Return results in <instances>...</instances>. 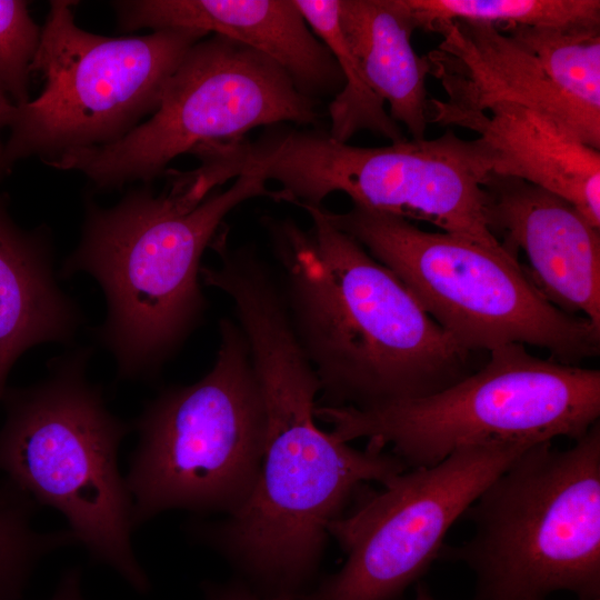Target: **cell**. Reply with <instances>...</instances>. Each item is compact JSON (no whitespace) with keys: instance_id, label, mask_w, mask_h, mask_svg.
Segmentation results:
<instances>
[{"instance_id":"e0dca14e","label":"cell","mask_w":600,"mask_h":600,"mask_svg":"<svg viewBox=\"0 0 600 600\" xmlns=\"http://www.w3.org/2000/svg\"><path fill=\"white\" fill-rule=\"evenodd\" d=\"M83 314L59 287L50 229L19 227L0 193V404L17 360L42 343H73Z\"/></svg>"},{"instance_id":"cb8c5ba5","label":"cell","mask_w":600,"mask_h":600,"mask_svg":"<svg viewBox=\"0 0 600 600\" xmlns=\"http://www.w3.org/2000/svg\"><path fill=\"white\" fill-rule=\"evenodd\" d=\"M48 600H87L82 591V570L79 567L66 570Z\"/></svg>"},{"instance_id":"3957f363","label":"cell","mask_w":600,"mask_h":600,"mask_svg":"<svg viewBox=\"0 0 600 600\" xmlns=\"http://www.w3.org/2000/svg\"><path fill=\"white\" fill-rule=\"evenodd\" d=\"M257 197L276 200L267 181L247 171L201 202L170 182L159 194L130 190L110 208L86 200L81 238L60 277L84 272L101 287L107 314L93 331L118 379L153 378L200 323L203 252L224 217Z\"/></svg>"},{"instance_id":"484cf974","label":"cell","mask_w":600,"mask_h":600,"mask_svg":"<svg viewBox=\"0 0 600 600\" xmlns=\"http://www.w3.org/2000/svg\"><path fill=\"white\" fill-rule=\"evenodd\" d=\"M414 600H436L432 594L429 592L427 587L419 584L416 589Z\"/></svg>"},{"instance_id":"5b68a950","label":"cell","mask_w":600,"mask_h":600,"mask_svg":"<svg viewBox=\"0 0 600 600\" xmlns=\"http://www.w3.org/2000/svg\"><path fill=\"white\" fill-rule=\"evenodd\" d=\"M474 533L440 557L474 573L472 600L600 597V424L567 449L536 443L462 516Z\"/></svg>"},{"instance_id":"ffe728a7","label":"cell","mask_w":600,"mask_h":600,"mask_svg":"<svg viewBox=\"0 0 600 600\" xmlns=\"http://www.w3.org/2000/svg\"><path fill=\"white\" fill-rule=\"evenodd\" d=\"M417 29L441 22L600 31L599 0H407Z\"/></svg>"},{"instance_id":"7a4b0ae2","label":"cell","mask_w":600,"mask_h":600,"mask_svg":"<svg viewBox=\"0 0 600 600\" xmlns=\"http://www.w3.org/2000/svg\"><path fill=\"white\" fill-rule=\"evenodd\" d=\"M311 228L269 224L296 337L326 407H370L442 390L468 376L469 352L402 281L321 206H301Z\"/></svg>"},{"instance_id":"7c38bea8","label":"cell","mask_w":600,"mask_h":600,"mask_svg":"<svg viewBox=\"0 0 600 600\" xmlns=\"http://www.w3.org/2000/svg\"><path fill=\"white\" fill-rule=\"evenodd\" d=\"M531 443L463 448L392 477L328 527L346 553L314 600H400L440 557L444 538L481 492Z\"/></svg>"},{"instance_id":"9a60e30c","label":"cell","mask_w":600,"mask_h":600,"mask_svg":"<svg viewBox=\"0 0 600 600\" xmlns=\"http://www.w3.org/2000/svg\"><path fill=\"white\" fill-rule=\"evenodd\" d=\"M123 31L192 28L236 40L277 62L306 96L337 94L342 72L293 0H124L111 2Z\"/></svg>"},{"instance_id":"2e32d148","label":"cell","mask_w":600,"mask_h":600,"mask_svg":"<svg viewBox=\"0 0 600 600\" xmlns=\"http://www.w3.org/2000/svg\"><path fill=\"white\" fill-rule=\"evenodd\" d=\"M428 118L474 131L494 154L493 174L546 189L600 228V150L580 142L549 116L513 102L463 111L430 99Z\"/></svg>"},{"instance_id":"4fadbf2b","label":"cell","mask_w":600,"mask_h":600,"mask_svg":"<svg viewBox=\"0 0 600 600\" xmlns=\"http://www.w3.org/2000/svg\"><path fill=\"white\" fill-rule=\"evenodd\" d=\"M427 57L447 107L513 102L542 112L600 150V31L448 21Z\"/></svg>"},{"instance_id":"30bf717a","label":"cell","mask_w":600,"mask_h":600,"mask_svg":"<svg viewBox=\"0 0 600 600\" xmlns=\"http://www.w3.org/2000/svg\"><path fill=\"white\" fill-rule=\"evenodd\" d=\"M76 3L50 1L31 64L44 86L16 107L4 143L11 168L29 157L46 162L124 137L156 111L186 53L210 34L167 28L140 37L99 36L76 23Z\"/></svg>"},{"instance_id":"277c9868","label":"cell","mask_w":600,"mask_h":600,"mask_svg":"<svg viewBox=\"0 0 600 600\" xmlns=\"http://www.w3.org/2000/svg\"><path fill=\"white\" fill-rule=\"evenodd\" d=\"M91 354L74 348L50 360L43 380L7 387L0 473L37 506L59 511L94 561L146 594L151 582L132 547V499L118 466L133 428L89 381Z\"/></svg>"},{"instance_id":"ac0fdd59","label":"cell","mask_w":600,"mask_h":600,"mask_svg":"<svg viewBox=\"0 0 600 600\" xmlns=\"http://www.w3.org/2000/svg\"><path fill=\"white\" fill-rule=\"evenodd\" d=\"M338 19L366 81L388 102L390 117L412 139H423L430 67L412 47L417 26L407 0H338Z\"/></svg>"},{"instance_id":"6da1fadb","label":"cell","mask_w":600,"mask_h":600,"mask_svg":"<svg viewBox=\"0 0 600 600\" xmlns=\"http://www.w3.org/2000/svg\"><path fill=\"white\" fill-rule=\"evenodd\" d=\"M237 318L264 402L263 453L241 507L219 521L192 522L189 533L263 596L308 592L329 524L366 483L383 484L408 467L374 442L356 449L319 428L320 382L279 297L253 298Z\"/></svg>"},{"instance_id":"9c48e42d","label":"cell","mask_w":600,"mask_h":600,"mask_svg":"<svg viewBox=\"0 0 600 600\" xmlns=\"http://www.w3.org/2000/svg\"><path fill=\"white\" fill-rule=\"evenodd\" d=\"M330 221L392 271L463 350L529 344L574 364L600 349V328L551 301L517 256L358 206Z\"/></svg>"},{"instance_id":"d4e9b609","label":"cell","mask_w":600,"mask_h":600,"mask_svg":"<svg viewBox=\"0 0 600 600\" xmlns=\"http://www.w3.org/2000/svg\"><path fill=\"white\" fill-rule=\"evenodd\" d=\"M16 104L9 98L0 84V131L10 127L16 112ZM11 171L4 156V144L0 139V179L4 178Z\"/></svg>"},{"instance_id":"83f0119b","label":"cell","mask_w":600,"mask_h":600,"mask_svg":"<svg viewBox=\"0 0 600 600\" xmlns=\"http://www.w3.org/2000/svg\"><path fill=\"white\" fill-rule=\"evenodd\" d=\"M200 167V166H199ZM201 168V167H200ZM202 169V168H201ZM203 170V169H202ZM204 171V170H203ZM206 172V171H204ZM209 176V174H208ZM210 177V176H209ZM211 178V177H210ZM212 179V178H211ZM213 180V179H212ZM214 181V180H213ZM216 182V181H214ZM217 183V182H216ZM220 186V184H219Z\"/></svg>"},{"instance_id":"4316f807","label":"cell","mask_w":600,"mask_h":600,"mask_svg":"<svg viewBox=\"0 0 600 600\" xmlns=\"http://www.w3.org/2000/svg\"><path fill=\"white\" fill-rule=\"evenodd\" d=\"M579 600H600V597L599 598H591V599H579Z\"/></svg>"},{"instance_id":"8992f818","label":"cell","mask_w":600,"mask_h":600,"mask_svg":"<svg viewBox=\"0 0 600 600\" xmlns=\"http://www.w3.org/2000/svg\"><path fill=\"white\" fill-rule=\"evenodd\" d=\"M228 154L238 176L252 171L279 182L277 201L319 207L343 192L353 206L509 250L490 229L484 182L494 154L480 138L464 140L448 130L430 140L357 147L329 133L273 126L256 141L231 142Z\"/></svg>"},{"instance_id":"ba28073f","label":"cell","mask_w":600,"mask_h":600,"mask_svg":"<svg viewBox=\"0 0 600 600\" xmlns=\"http://www.w3.org/2000/svg\"><path fill=\"white\" fill-rule=\"evenodd\" d=\"M212 368L163 389L132 423L138 432L124 477L134 528L168 510L230 514L254 484L266 442L261 389L236 322L219 323Z\"/></svg>"},{"instance_id":"52a82bcc","label":"cell","mask_w":600,"mask_h":600,"mask_svg":"<svg viewBox=\"0 0 600 600\" xmlns=\"http://www.w3.org/2000/svg\"><path fill=\"white\" fill-rule=\"evenodd\" d=\"M331 434L364 438L408 468L430 467L457 450L490 443L577 440L600 417V371L538 358L522 344L437 392L370 407L316 406Z\"/></svg>"},{"instance_id":"44dd1931","label":"cell","mask_w":600,"mask_h":600,"mask_svg":"<svg viewBox=\"0 0 600 600\" xmlns=\"http://www.w3.org/2000/svg\"><path fill=\"white\" fill-rule=\"evenodd\" d=\"M37 507L8 481H0V600H20L44 557L78 543L68 528L37 530L32 523Z\"/></svg>"},{"instance_id":"8fae6325","label":"cell","mask_w":600,"mask_h":600,"mask_svg":"<svg viewBox=\"0 0 600 600\" xmlns=\"http://www.w3.org/2000/svg\"><path fill=\"white\" fill-rule=\"evenodd\" d=\"M317 100L303 94L272 59L211 33L194 43L170 77L156 111L121 139L46 161L78 171L98 190L150 183L196 148L227 142L261 126L319 121Z\"/></svg>"},{"instance_id":"d6986e66","label":"cell","mask_w":600,"mask_h":600,"mask_svg":"<svg viewBox=\"0 0 600 600\" xmlns=\"http://www.w3.org/2000/svg\"><path fill=\"white\" fill-rule=\"evenodd\" d=\"M312 32L334 57L343 76V87L328 107L329 136L348 140L360 130H370L391 140H406L399 124L384 109V102L366 81L342 33L338 19V0H293Z\"/></svg>"},{"instance_id":"603a6c76","label":"cell","mask_w":600,"mask_h":600,"mask_svg":"<svg viewBox=\"0 0 600 600\" xmlns=\"http://www.w3.org/2000/svg\"><path fill=\"white\" fill-rule=\"evenodd\" d=\"M204 600H314L312 590L301 593L263 596L239 578L226 582L202 583Z\"/></svg>"},{"instance_id":"5bb4252c","label":"cell","mask_w":600,"mask_h":600,"mask_svg":"<svg viewBox=\"0 0 600 600\" xmlns=\"http://www.w3.org/2000/svg\"><path fill=\"white\" fill-rule=\"evenodd\" d=\"M491 231L522 249L530 278L561 310L600 328V234L561 197L527 181L491 174L484 182Z\"/></svg>"},{"instance_id":"7402d4cb","label":"cell","mask_w":600,"mask_h":600,"mask_svg":"<svg viewBox=\"0 0 600 600\" xmlns=\"http://www.w3.org/2000/svg\"><path fill=\"white\" fill-rule=\"evenodd\" d=\"M23 0H0V84L16 106L28 102L31 64L42 27Z\"/></svg>"}]
</instances>
